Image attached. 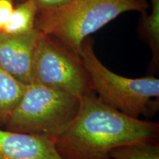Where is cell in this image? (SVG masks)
I'll return each mask as SVG.
<instances>
[{"label":"cell","mask_w":159,"mask_h":159,"mask_svg":"<svg viewBox=\"0 0 159 159\" xmlns=\"http://www.w3.org/2000/svg\"><path fill=\"white\" fill-rule=\"evenodd\" d=\"M80 102L66 91L30 83L5 124L6 130L55 139L76 116Z\"/></svg>","instance_id":"obj_3"},{"label":"cell","mask_w":159,"mask_h":159,"mask_svg":"<svg viewBox=\"0 0 159 159\" xmlns=\"http://www.w3.org/2000/svg\"><path fill=\"white\" fill-rule=\"evenodd\" d=\"M33 1L36 4L39 11H40V10L59 7V6L65 5L71 0H33Z\"/></svg>","instance_id":"obj_13"},{"label":"cell","mask_w":159,"mask_h":159,"mask_svg":"<svg viewBox=\"0 0 159 159\" xmlns=\"http://www.w3.org/2000/svg\"><path fill=\"white\" fill-rule=\"evenodd\" d=\"M41 35L35 29L23 34L0 32V67L25 85L32 83L33 55Z\"/></svg>","instance_id":"obj_6"},{"label":"cell","mask_w":159,"mask_h":159,"mask_svg":"<svg viewBox=\"0 0 159 159\" xmlns=\"http://www.w3.org/2000/svg\"><path fill=\"white\" fill-rule=\"evenodd\" d=\"M80 100L76 116L54 139L63 159H111L117 147L158 137V123L128 116L91 94Z\"/></svg>","instance_id":"obj_1"},{"label":"cell","mask_w":159,"mask_h":159,"mask_svg":"<svg viewBox=\"0 0 159 159\" xmlns=\"http://www.w3.org/2000/svg\"><path fill=\"white\" fill-rule=\"evenodd\" d=\"M38 11L33 0H26L14 7L2 32L8 34H23L34 30Z\"/></svg>","instance_id":"obj_9"},{"label":"cell","mask_w":159,"mask_h":159,"mask_svg":"<svg viewBox=\"0 0 159 159\" xmlns=\"http://www.w3.org/2000/svg\"><path fill=\"white\" fill-rule=\"evenodd\" d=\"M79 57L88 72L92 91L101 102L123 114L139 119L146 115L152 98L159 97V80L154 77L128 78L109 70L98 59L89 42H84Z\"/></svg>","instance_id":"obj_4"},{"label":"cell","mask_w":159,"mask_h":159,"mask_svg":"<svg viewBox=\"0 0 159 159\" xmlns=\"http://www.w3.org/2000/svg\"><path fill=\"white\" fill-rule=\"evenodd\" d=\"M151 14L145 21V30L155 49L159 46V0H150Z\"/></svg>","instance_id":"obj_11"},{"label":"cell","mask_w":159,"mask_h":159,"mask_svg":"<svg viewBox=\"0 0 159 159\" xmlns=\"http://www.w3.org/2000/svg\"><path fill=\"white\" fill-rule=\"evenodd\" d=\"M111 159H159V145L155 140L125 144L109 152Z\"/></svg>","instance_id":"obj_10"},{"label":"cell","mask_w":159,"mask_h":159,"mask_svg":"<svg viewBox=\"0 0 159 159\" xmlns=\"http://www.w3.org/2000/svg\"><path fill=\"white\" fill-rule=\"evenodd\" d=\"M0 159H63L51 137L0 129Z\"/></svg>","instance_id":"obj_7"},{"label":"cell","mask_w":159,"mask_h":159,"mask_svg":"<svg viewBox=\"0 0 159 159\" xmlns=\"http://www.w3.org/2000/svg\"><path fill=\"white\" fill-rule=\"evenodd\" d=\"M26 85L0 67V124L5 125L25 92Z\"/></svg>","instance_id":"obj_8"},{"label":"cell","mask_w":159,"mask_h":159,"mask_svg":"<svg viewBox=\"0 0 159 159\" xmlns=\"http://www.w3.org/2000/svg\"><path fill=\"white\" fill-rule=\"evenodd\" d=\"M14 9L13 0H0V32Z\"/></svg>","instance_id":"obj_12"},{"label":"cell","mask_w":159,"mask_h":159,"mask_svg":"<svg viewBox=\"0 0 159 159\" xmlns=\"http://www.w3.org/2000/svg\"><path fill=\"white\" fill-rule=\"evenodd\" d=\"M147 0H71L53 8L40 10L35 29L56 38L78 55L85 39L125 12L144 13Z\"/></svg>","instance_id":"obj_2"},{"label":"cell","mask_w":159,"mask_h":159,"mask_svg":"<svg viewBox=\"0 0 159 159\" xmlns=\"http://www.w3.org/2000/svg\"><path fill=\"white\" fill-rule=\"evenodd\" d=\"M32 83L66 91L80 99L92 91L80 57L60 47L50 37L43 34L35 48Z\"/></svg>","instance_id":"obj_5"}]
</instances>
